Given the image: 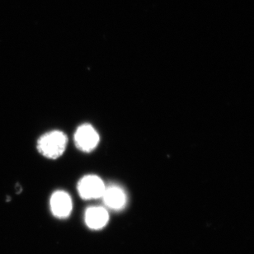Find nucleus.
Wrapping results in <instances>:
<instances>
[{
	"label": "nucleus",
	"mask_w": 254,
	"mask_h": 254,
	"mask_svg": "<svg viewBox=\"0 0 254 254\" xmlns=\"http://www.w3.org/2000/svg\"><path fill=\"white\" fill-rule=\"evenodd\" d=\"M67 145V137L59 130L49 132L42 135L37 142V149L48 159H57L63 154Z\"/></svg>",
	"instance_id": "nucleus-1"
},
{
	"label": "nucleus",
	"mask_w": 254,
	"mask_h": 254,
	"mask_svg": "<svg viewBox=\"0 0 254 254\" xmlns=\"http://www.w3.org/2000/svg\"><path fill=\"white\" fill-rule=\"evenodd\" d=\"M106 187L103 180L95 175H88L81 179L78 184L79 195L83 199H96L102 197Z\"/></svg>",
	"instance_id": "nucleus-2"
},
{
	"label": "nucleus",
	"mask_w": 254,
	"mask_h": 254,
	"mask_svg": "<svg viewBox=\"0 0 254 254\" xmlns=\"http://www.w3.org/2000/svg\"><path fill=\"white\" fill-rule=\"evenodd\" d=\"M74 140L78 149L83 152H90L98 145L99 135L92 126L85 124L76 130Z\"/></svg>",
	"instance_id": "nucleus-3"
},
{
	"label": "nucleus",
	"mask_w": 254,
	"mask_h": 254,
	"mask_svg": "<svg viewBox=\"0 0 254 254\" xmlns=\"http://www.w3.org/2000/svg\"><path fill=\"white\" fill-rule=\"evenodd\" d=\"M52 212L59 218H65L72 210V200L69 195L64 191H57L51 199Z\"/></svg>",
	"instance_id": "nucleus-4"
},
{
	"label": "nucleus",
	"mask_w": 254,
	"mask_h": 254,
	"mask_svg": "<svg viewBox=\"0 0 254 254\" xmlns=\"http://www.w3.org/2000/svg\"><path fill=\"white\" fill-rule=\"evenodd\" d=\"M102 197L106 205L113 210H120L125 206L127 202L125 192L119 187H106Z\"/></svg>",
	"instance_id": "nucleus-5"
},
{
	"label": "nucleus",
	"mask_w": 254,
	"mask_h": 254,
	"mask_svg": "<svg viewBox=\"0 0 254 254\" xmlns=\"http://www.w3.org/2000/svg\"><path fill=\"white\" fill-rule=\"evenodd\" d=\"M85 220L88 227L93 230H99L107 225L108 214L103 207L88 208L86 211Z\"/></svg>",
	"instance_id": "nucleus-6"
}]
</instances>
